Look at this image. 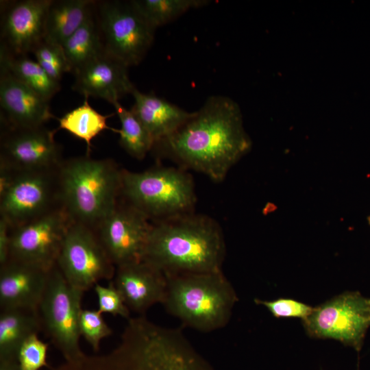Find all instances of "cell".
I'll return each mask as SVG.
<instances>
[{
    "mask_svg": "<svg viewBox=\"0 0 370 370\" xmlns=\"http://www.w3.org/2000/svg\"><path fill=\"white\" fill-rule=\"evenodd\" d=\"M51 370H210L182 337L159 329L134 328L121 334L119 345L101 356H86Z\"/></svg>",
    "mask_w": 370,
    "mask_h": 370,
    "instance_id": "cell-3",
    "label": "cell"
},
{
    "mask_svg": "<svg viewBox=\"0 0 370 370\" xmlns=\"http://www.w3.org/2000/svg\"><path fill=\"white\" fill-rule=\"evenodd\" d=\"M83 294L67 282L57 264L49 271L38 312L42 328L66 362L85 356L79 345V328Z\"/></svg>",
    "mask_w": 370,
    "mask_h": 370,
    "instance_id": "cell-7",
    "label": "cell"
},
{
    "mask_svg": "<svg viewBox=\"0 0 370 370\" xmlns=\"http://www.w3.org/2000/svg\"><path fill=\"white\" fill-rule=\"evenodd\" d=\"M112 281L128 308L139 314L162 304L165 296V274L143 260L116 266Z\"/></svg>",
    "mask_w": 370,
    "mask_h": 370,
    "instance_id": "cell-19",
    "label": "cell"
},
{
    "mask_svg": "<svg viewBox=\"0 0 370 370\" xmlns=\"http://www.w3.org/2000/svg\"><path fill=\"white\" fill-rule=\"evenodd\" d=\"M97 8L105 51L128 67L138 64L151 48L156 29L130 1H103Z\"/></svg>",
    "mask_w": 370,
    "mask_h": 370,
    "instance_id": "cell-8",
    "label": "cell"
},
{
    "mask_svg": "<svg viewBox=\"0 0 370 370\" xmlns=\"http://www.w3.org/2000/svg\"><path fill=\"white\" fill-rule=\"evenodd\" d=\"M368 222H369V223L370 225V216L368 217Z\"/></svg>",
    "mask_w": 370,
    "mask_h": 370,
    "instance_id": "cell-35",
    "label": "cell"
},
{
    "mask_svg": "<svg viewBox=\"0 0 370 370\" xmlns=\"http://www.w3.org/2000/svg\"><path fill=\"white\" fill-rule=\"evenodd\" d=\"M122 171L110 158L86 155L63 160L58 168L60 204L73 223L95 230L119 203Z\"/></svg>",
    "mask_w": 370,
    "mask_h": 370,
    "instance_id": "cell-4",
    "label": "cell"
},
{
    "mask_svg": "<svg viewBox=\"0 0 370 370\" xmlns=\"http://www.w3.org/2000/svg\"><path fill=\"white\" fill-rule=\"evenodd\" d=\"M0 65L36 93L50 101L60 90L59 82L52 79L42 66L26 55H15L1 45Z\"/></svg>",
    "mask_w": 370,
    "mask_h": 370,
    "instance_id": "cell-23",
    "label": "cell"
},
{
    "mask_svg": "<svg viewBox=\"0 0 370 370\" xmlns=\"http://www.w3.org/2000/svg\"><path fill=\"white\" fill-rule=\"evenodd\" d=\"M36 61L54 80L59 82L66 72H71L62 45L43 40L32 51Z\"/></svg>",
    "mask_w": 370,
    "mask_h": 370,
    "instance_id": "cell-28",
    "label": "cell"
},
{
    "mask_svg": "<svg viewBox=\"0 0 370 370\" xmlns=\"http://www.w3.org/2000/svg\"><path fill=\"white\" fill-rule=\"evenodd\" d=\"M302 324L310 337L334 339L360 352L370 327V299L344 292L313 307Z\"/></svg>",
    "mask_w": 370,
    "mask_h": 370,
    "instance_id": "cell-9",
    "label": "cell"
},
{
    "mask_svg": "<svg viewBox=\"0 0 370 370\" xmlns=\"http://www.w3.org/2000/svg\"><path fill=\"white\" fill-rule=\"evenodd\" d=\"M370 299V298H369Z\"/></svg>",
    "mask_w": 370,
    "mask_h": 370,
    "instance_id": "cell-36",
    "label": "cell"
},
{
    "mask_svg": "<svg viewBox=\"0 0 370 370\" xmlns=\"http://www.w3.org/2000/svg\"><path fill=\"white\" fill-rule=\"evenodd\" d=\"M112 105L121 123V128L115 130L119 134L120 145L132 158L143 160L153 149V138L130 110L119 101Z\"/></svg>",
    "mask_w": 370,
    "mask_h": 370,
    "instance_id": "cell-26",
    "label": "cell"
},
{
    "mask_svg": "<svg viewBox=\"0 0 370 370\" xmlns=\"http://www.w3.org/2000/svg\"><path fill=\"white\" fill-rule=\"evenodd\" d=\"M131 95L134 104L130 109L154 141V144L175 133L193 115L152 93H143L136 87Z\"/></svg>",
    "mask_w": 370,
    "mask_h": 370,
    "instance_id": "cell-20",
    "label": "cell"
},
{
    "mask_svg": "<svg viewBox=\"0 0 370 370\" xmlns=\"http://www.w3.org/2000/svg\"><path fill=\"white\" fill-rule=\"evenodd\" d=\"M250 147L238 104L214 95L178 130L156 143L151 151L220 182Z\"/></svg>",
    "mask_w": 370,
    "mask_h": 370,
    "instance_id": "cell-1",
    "label": "cell"
},
{
    "mask_svg": "<svg viewBox=\"0 0 370 370\" xmlns=\"http://www.w3.org/2000/svg\"><path fill=\"white\" fill-rule=\"evenodd\" d=\"M92 0L52 1L48 10L44 40L62 45L92 14Z\"/></svg>",
    "mask_w": 370,
    "mask_h": 370,
    "instance_id": "cell-21",
    "label": "cell"
},
{
    "mask_svg": "<svg viewBox=\"0 0 370 370\" xmlns=\"http://www.w3.org/2000/svg\"><path fill=\"white\" fill-rule=\"evenodd\" d=\"M0 370H21L17 360H0Z\"/></svg>",
    "mask_w": 370,
    "mask_h": 370,
    "instance_id": "cell-34",
    "label": "cell"
},
{
    "mask_svg": "<svg viewBox=\"0 0 370 370\" xmlns=\"http://www.w3.org/2000/svg\"><path fill=\"white\" fill-rule=\"evenodd\" d=\"M254 302L267 308L275 318H299L302 321L313 309L311 306L291 298H278L269 301L255 299Z\"/></svg>",
    "mask_w": 370,
    "mask_h": 370,
    "instance_id": "cell-32",
    "label": "cell"
},
{
    "mask_svg": "<svg viewBox=\"0 0 370 370\" xmlns=\"http://www.w3.org/2000/svg\"><path fill=\"white\" fill-rule=\"evenodd\" d=\"M94 290L97 296L98 310L100 312L130 319V310L112 280L110 281L108 286L97 283Z\"/></svg>",
    "mask_w": 370,
    "mask_h": 370,
    "instance_id": "cell-31",
    "label": "cell"
},
{
    "mask_svg": "<svg viewBox=\"0 0 370 370\" xmlns=\"http://www.w3.org/2000/svg\"><path fill=\"white\" fill-rule=\"evenodd\" d=\"M49 273L32 264L9 258L0 267L1 310H38Z\"/></svg>",
    "mask_w": 370,
    "mask_h": 370,
    "instance_id": "cell-18",
    "label": "cell"
},
{
    "mask_svg": "<svg viewBox=\"0 0 370 370\" xmlns=\"http://www.w3.org/2000/svg\"><path fill=\"white\" fill-rule=\"evenodd\" d=\"M165 275L162 304L184 325L208 332L228 323L238 298L222 270Z\"/></svg>",
    "mask_w": 370,
    "mask_h": 370,
    "instance_id": "cell-5",
    "label": "cell"
},
{
    "mask_svg": "<svg viewBox=\"0 0 370 370\" xmlns=\"http://www.w3.org/2000/svg\"><path fill=\"white\" fill-rule=\"evenodd\" d=\"M48 344L41 341L38 334L29 336L21 345L17 362L21 370H39L48 367L47 356Z\"/></svg>",
    "mask_w": 370,
    "mask_h": 370,
    "instance_id": "cell-30",
    "label": "cell"
},
{
    "mask_svg": "<svg viewBox=\"0 0 370 370\" xmlns=\"http://www.w3.org/2000/svg\"><path fill=\"white\" fill-rule=\"evenodd\" d=\"M56 132L45 126L7 127L1 139L0 164L14 171L59 166L64 159Z\"/></svg>",
    "mask_w": 370,
    "mask_h": 370,
    "instance_id": "cell-14",
    "label": "cell"
},
{
    "mask_svg": "<svg viewBox=\"0 0 370 370\" xmlns=\"http://www.w3.org/2000/svg\"><path fill=\"white\" fill-rule=\"evenodd\" d=\"M53 0L14 1L1 23L3 46L15 55H26L44 40L47 14Z\"/></svg>",
    "mask_w": 370,
    "mask_h": 370,
    "instance_id": "cell-15",
    "label": "cell"
},
{
    "mask_svg": "<svg viewBox=\"0 0 370 370\" xmlns=\"http://www.w3.org/2000/svg\"><path fill=\"white\" fill-rule=\"evenodd\" d=\"M144 19L153 27L169 23L193 8L202 7L206 0H131Z\"/></svg>",
    "mask_w": 370,
    "mask_h": 370,
    "instance_id": "cell-27",
    "label": "cell"
},
{
    "mask_svg": "<svg viewBox=\"0 0 370 370\" xmlns=\"http://www.w3.org/2000/svg\"><path fill=\"white\" fill-rule=\"evenodd\" d=\"M79 328L80 335L95 351H98L103 338L112 334V329L98 310L82 309L79 316Z\"/></svg>",
    "mask_w": 370,
    "mask_h": 370,
    "instance_id": "cell-29",
    "label": "cell"
},
{
    "mask_svg": "<svg viewBox=\"0 0 370 370\" xmlns=\"http://www.w3.org/2000/svg\"><path fill=\"white\" fill-rule=\"evenodd\" d=\"M56 264L67 282L84 293L101 280H112L116 271L95 230L77 223L68 230Z\"/></svg>",
    "mask_w": 370,
    "mask_h": 370,
    "instance_id": "cell-10",
    "label": "cell"
},
{
    "mask_svg": "<svg viewBox=\"0 0 370 370\" xmlns=\"http://www.w3.org/2000/svg\"><path fill=\"white\" fill-rule=\"evenodd\" d=\"M0 104L3 121L8 128L44 126L55 118L49 100L25 85L9 71L1 66Z\"/></svg>",
    "mask_w": 370,
    "mask_h": 370,
    "instance_id": "cell-17",
    "label": "cell"
},
{
    "mask_svg": "<svg viewBox=\"0 0 370 370\" xmlns=\"http://www.w3.org/2000/svg\"><path fill=\"white\" fill-rule=\"evenodd\" d=\"M127 69L103 49L73 73L72 88L84 96L101 98L113 104L135 88Z\"/></svg>",
    "mask_w": 370,
    "mask_h": 370,
    "instance_id": "cell-16",
    "label": "cell"
},
{
    "mask_svg": "<svg viewBox=\"0 0 370 370\" xmlns=\"http://www.w3.org/2000/svg\"><path fill=\"white\" fill-rule=\"evenodd\" d=\"M113 114L103 115L95 110L88 103V97L84 96L82 105L66 112L60 118L58 129L66 130L76 138L83 140L87 148V154H90L92 140L105 130L110 129L107 120Z\"/></svg>",
    "mask_w": 370,
    "mask_h": 370,
    "instance_id": "cell-24",
    "label": "cell"
},
{
    "mask_svg": "<svg viewBox=\"0 0 370 370\" xmlns=\"http://www.w3.org/2000/svg\"><path fill=\"white\" fill-rule=\"evenodd\" d=\"M11 227L8 222L0 217V265L10 257Z\"/></svg>",
    "mask_w": 370,
    "mask_h": 370,
    "instance_id": "cell-33",
    "label": "cell"
},
{
    "mask_svg": "<svg viewBox=\"0 0 370 370\" xmlns=\"http://www.w3.org/2000/svg\"><path fill=\"white\" fill-rule=\"evenodd\" d=\"M153 223L140 210L119 201L95 229L115 266L142 260Z\"/></svg>",
    "mask_w": 370,
    "mask_h": 370,
    "instance_id": "cell-13",
    "label": "cell"
},
{
    "mask_svg": "<svg viewBox=\"0 0 370 370\" xmlns=\"http://www.w3.org/2000/svg\"><path fill=\"white\" fill-rule=\"evenodd\" d=\"M151 222L193 212L192 176L183 168L156 165L134 172L123 169L121 195Z\"/></svg>",
    "mask_w": 370,
    "mask_h": 370,
    "instance_id": "cell-6",
    "label": "cell"
},
{
    "mask_svg": "<svg viewBox=\"0 0 370 370\" xmlns=\"http://www.w3.org/2000/svg\"><path fill=\"white\" fill-rule=\"evenodd\" d=\"M101 32L92 14L62 45L71 72L74 73L103 49Z\"/></svg>",
    "mask_w": 370,
    "mask_h": 370,
    "instance_id": "cell-25",
    "label": "cell"
},
{
    "mask_svg": "<svg viewBox=\"0 0 370 370\" xmlns=\"http://www.w3.org/2000/svg\"><path fill=\"white\" fill-rule=\"evenodd\" d=\"M71 221L61 206L11 229L9 258L50 271L56 264Z\"/></svg>",
    "mask_w": 370,
    "mask_h": 370,
    "instance_id": "cell-12",
    "label": "cell"
},
{
    "mask_svg": "<svg viewBox=\"0 0 370 370\" xmlns=\"http://www.w3.org/2000/svg\"><path fill=\"white\" fill-rule=\"evenodd\" d=\"M152 223L143 260L165 275L222 270L224 236L212 218L191 212Z\"/></svg>",
    "mask_w": 370,
    "mask_h": 370,
    "instance_id": "cell-2",
    "label": "cell"
},
{
    "mask_svg": "<svg viewBox=\"0 0 370 370\" xmlns=\"http://www.w3.org/2000/svg\"><path fill=\"white\" fill-rule=\"evenodd\" d=\"M59 166L14 171L11 183L0 194V217L11 229L60 206Z\"/></svg>",
    "mask_w": 370,
    "mask_h": 370,
    "instance_id": "cell-11",
    "label": "cell"
},
{
    "mask_svg": "<svg viewBox=\"0 0 370 370\" xmlns=\"http://www.w3.org/2000/svg\"><path fill=\"white\" fill-rule=\"evenodd\" d=\"M42 328L38 310L20 308L1 310L0 314V360H17L23 343Z\"/></svg>",
    "mask_w": 370,
    "mask_h": 370,
    "instance_id": "cell-22",
    "label": "cell"
}]
</instances>
